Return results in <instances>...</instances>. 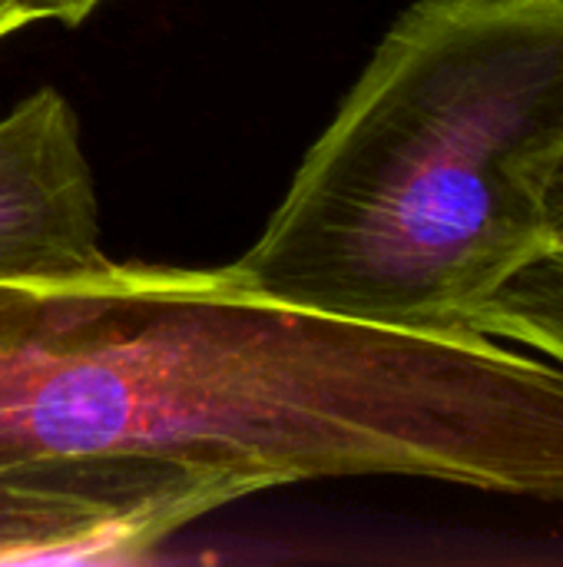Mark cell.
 Instances as JSON below:
<instances>
[{"mask_svg":"<svg viewBox=\"0 0 563 567\" xmlns=\"http://www.w3.org/2000/svg\"><path fill=\"white\" fill-rule=\"evenodd\" d=\"M113 455L265 492L431 478L563 505V365L299 309L236 262L0 276V468Z\"/></svg>","mask_w":563,"mask_h":567,"instance_id":"1","label":"cell"},{"mask_svg":"<svg viewBox=\"0 0 563 567\" xmlns=\"http://www.w3.org/2000/svg\"><path fill=\"white\" fill-rule=\"evenodd\" d=\"M561 159L563 0H418L236 269L299 309L468 336L548 252Z\"/></svg>","mask_w":563,"mask_h":567,"instance_id":"2","label":"cell"},{"mask_svg":"<svg viewBox=\"0 0 563 567\" xmlns=\"http://www.w3.org/2000/svg\"><path fill=\"white\" fill-rule=\"evenodd\" d=\"M259 482L166 458H37L0 468V565H129Z\"/></svg>","mask_w":563,"mask_h":567,"instance_id":"3","label":"cell"},{"mask_svg":"<svg viewBox=\"0 0 563 567\" xmlns=\"http://www.w3.org/2000/svg\"><path fill=\"white\" fill-rule=\"evenodd\" d=\"M103 256L80 116L43 86L0 116V276L66 272Z\"/></svg>","mask_w":563,"mask_h":567,"instance_id":"4","label":"cell"},{"mask_svg":"<svg viewBox=\"0 0 563 567\" xmlns=\"http://www.w3.org/2000/svg\"><path fill=\"white\" fill-rule=\"evenodd\" d=\"M471 332L563 365V249H548L518 269L478 312Z\"/></svg>","mask_w":563,"mask_h":567,"instance_id":"5","label":"cell"},{"mask_svg":"<svg viewBox=\"0 0 563 567\" xmlns=\"http://www.w3.org/2000/svg\"><path fill=\"white\" fill-rule=\"evenodd\" d=\"M7 7H13L27 23L33 20H56L66 27L83 23L103 0H3Z\"/></svg>","mask_w":563,"mask_h":567,"instance_id":"6","label":"cell"},{"mask_svg":"<svg viewBox=\"0 0 563 567\" xmlns=\"http://www.w3.org/2000/svg\"><path fill=\"white\" fill-rule=\"evenodd\" d=\"M548 249H563V159L548 193Z\"/></svg>","mask_w":563,"mask_h":567,"instance_id":"7","label":"cell"},{"mask_svg":"<svg viewBox=\"0 0 563 567\" xmlns=\"http://www.w3.org/2000/svg\"><path fill=\"white\" fill-rule=\"evenodd\" d=\"M20 27H27V20H23L13 7H7V3L0 0V40L10 37V33H17Z\"/></svg>","mask_w":563,"mask_h":567,"instance_id":"8","label":"cell"}]
</instances>
